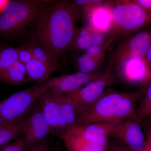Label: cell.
<instances>
[{"instance_id": "1", "label": "cell", "mask_w": 151, "mask_h": 151, "mask_svg": "<svg viewBox=\"0 0 151 151\" xmlns=\"http://www.w3.org/2000/svg\"><path fill=\"white\" fill-rule=\"evenodd\" d=\"M79 13L78 6L69 1L44 6L35 21V41L59 58L72 43Z\"/></svg>"}, {"instance_id": "2", "label": "cell", "mask_w": 151, "mask_h": 151, "mask_svg": "<svg viewBox=\"0 0 151 151\" xmlns=\"http://www.w3.org/2000/svg\"><path fill=\"white\" fill-rule=\"evenodd\" d=\"M142 92L105 91L93 105L78 117L76 125L118 123L137 119V104Z\"/></svg>"}, {"instance_id": "3", "label": "cell", "mask_w": 151, "mask_h": 151, "mask_svg": "<svg viewBox=\"0 0 151 151\" xmlns=\"http://www.w3.org/2000/svg\"><path fill=\"white\" fill-rule=\"evenodd\" d=\"M118 123L75 125L60 139L67 151H107L108 137Z\"/></svg>"}, {"instance_id": "4", "label": "cell", "mask_w": 151, "mask_h": 151, "mask_svg": "<svg viewBox=\"0 0 151 151\" xmlns=\"http://www.w3.org/2000/svg\"><path fill=\"white\" fill-rule=\"evenodd\" d=\"M38 1H8L0 12V35L12 37L35 22L44 6Z\"/></svg>"}, {"instance_id": "5", "label": "cell", "mask_w": 151, "mask_h": 151, "mask_svg": "<svg viewBox=\"0 0 151 151\" xmlns=\"http://www.w3.org/2000/svg\"><path fill=\"white\" fill-rule=\"evenodd\" d=\"M113 26L110 36L129 35L151 24V14L133 1H122L112 6Z\"/></svg>"}, {"instance_id": "6", "label": "cell", "mask_w": 151, "mask_h": 151, "mask_svg": "<svg viewBox=\"0 0 151 151\" xmlns=\"http://www.w3.org/2000/svg\"><path fill=\"white\" fill-rule=\"evenodd\" d=\"M48 89L45 83L34 85L0 101V126L25 118L34 103Z\"/></svg>"}, {"instance_id": "7", "label": "cell", "mask_w": 151, "mask_h": 151, "mask_svg": "<svg viewBox=\"0 0 151 151\" xmlns=\"http://www.w3.org/2000/svg\"><path fill=\"white\" fill-rule=\"evenodd\" d=\"M112 68L113 60L111 58L106 70L99 77L74 92L65 94L79 116L101 97L107 87L116 83V76L112 72Z\"/></svg>"}, {"instance_id": "8", "label": "cell", "mask_w": 151, "mask_h": 151, "mask_svg": "<svg viewBox=\"0 0 151 151\" xmlns=\"http://www.w3.org/2000/svg\"><path fill=\"white\" fill-rule=\"evenodd\" d=\"M151 44V29H144L136 33L120 44L111 58L113 66L124 60L134 59L144 60Z\"/></svg>"}, {"instance_id": "9", "label": "cell", "mask_w": 151, "mask_h": 151, "mask_svg": "<svg viewBox=\"0 0 151 151\" xmlns=\"http://www.w3.org/2000/svg\"><path fill=\"white\" fill-rule=\"evenodd\" d=\"M141 122L137 119H128L117 123L110 136L116 138L122 145L132 151H145L147 139Z\"/></svg>"}, {"instance_id": "10", "label": "cell", "mask_w": 151, "mask_h": 151, "mask_svg": "<svg viewBox=\"0 0 151 151\" xmlns=\"http://www.w3.org/2000/svg\"><path fill=\"white\" fill-rule=\"evenodd\" d=\"M102 73L78 72L49 79L45 82L48 89L61 95L70 94L99 77Z\"/></svg>"}, {"instance_id": "11", "label": "cell", "mask_w": 151, "mask_h": 151, "mask_svg": "<svg viewBox=\"0 0 151 151\" xmlns=\"http://www.w3.org/2000/svg\"><path fill=\"white\" fill-rule=\"evenodd\" d=\"M51 133L50 127L40 108L25 118L22 134L26 145L38 142Z\"/></svg>"}, {"instance_id": "12", "label": "cell", "mask_w": 151, "mask_h": 151, "mask_svg": "<svg viewBox=\"0 0 151 151\" xmlns=\"http://www.w3.org/2000/svg\"><path fill=\"white\" fill-rule=\"evenodd\" d=\"M119 77L130 83H139L142 88H147L149 83L148 73L144 60H124L115 66Z\"/></svg>"}, {"instance_id": "13", "label": "cell", "mask_w": 151, "mask_h": 151, "mask_svg": "<svg viewBox=\"0 0 151 151\" xmlns=\"http://www.w3.org/2000/svg\"><path fill=\"white\" fill-rule=\"evenodd\" d=\"M62 95L48 89L42 94L37 101L51 129V133L57 136L61 109Z\"/></svg>"}, {"instance_id": "14", "label": "cell", "mask_w": 151, "mask_h": 151, "mask_svg": "<svg viewBox=\"0 0 151 151\" xmlns=\"http://www.w3.org/2000/svg\"><path fill=\"white\" fill-rule=\"evenodd\" d=\"M103 3L84 9L86 12L88 27L93 31L108 35L111 34L113 26L112 6L104 4Z\"/></svg>"}, {"instance_id": "15", "label": "cell", "mask_w": 151, "mask_h": 151, "mask_svg": "<svg viewBox=\"0 0 151 151\" xmlns=\"http://www.w3.org/2000/svg\"><path fill=\"white\" fill-rule=\"evenodd\" d=\"M28 82L37 81L45 83L56 70L37 60L33 59L25 65Z\"/></svg>"}, {"instance_id": "16", "label": "cell", "mask_w": 151, "mask_h": 151, "mask_svg": "<svg viewBox=\"0 0 151 151\" xmlns=\"http://www.w3.org/2000/svg\"><path fill=\"white\" fill-rule=\"evenodd\" d=\"M0 81L12 85L28 83L25 65L19 61L16 63L0 76Z\"/></svg>"}, {"instance_id": "17", "label": "cell", "mask_w": 151, "mask_h": 151, "mask_svg": "<svg viewBox=\"0 0 151 151\" xmlns=\"http://www.w3.org/2000/svg\"><path fill=\"white\" fill-rule=\"evenodd\" d=\"M25 118L0 126V149L22 134Z\"/></svg>"}, {"instance_id": "18", "label": "cell", "mask_w": 151, "mask_h": 151, "mask_svg": "<svg viewBox=\"0 0 151 151\" xmlns=\"http://www.w3.org/2000/svg\"><path fill=\"white\" fill-rule=\"evenodd\" d=\"M29 44L31 49L34 59L37 60L49 66L57 69L59 64V58L52 54L49 50L35 41Z\"/></svg>"}, {"instance_id": "19", "label": "cell", "mask_w": 151, "mask_h": 151, "mask_svg": "<svg viewBox=\"0 0 151 151\" xmlns=\"http://www.w3.org/2000/svg\"><path fill=\"white\" fill-rule=\"evenodd\" d=\"M18 61L17 48L6 46L0 47V76Z\"/></svg>"}, {"instance_id": "20", "label": "cell", "mask_w": 151, "mask_h": 151, "mask_svg": "<svg viewBox=\"0 0 151 151\" xmlns=\"http://www.w3.org/2000/svg\"><path fill=\"white\" fill-rule=\"evenodd\" d=\"M105 56V52L95 56H90L86 54L79 57L77 59L78 72L83 73H93L101 63Z\"/></svg>"}, {"instance_id": "21", "label": "cell", "mask_w": 151, "mask_h": 151, "mask_svg": "<svg viewBox=\"0 0 151 151\" xmlns=\"http://www.w3.org/2000/svg\"><path fill=\"white\" fill-rule=\"evenodd\" d=\"M92 32L93 31L88 26L77 29L70 45L71 49L86 50L92 45L91 35Z\"/></svg>"}, {"instance_id": "22", "label": "cell", "mask_w": 151, "mask_h": 151, "mask_svg": "<svg viewBox=\"0 0 151 151\" xmlns=\"http://www.w3.org/2000/svg\"><path fill=\"white\" fill-rule=\"evenodd\" d=\"M151 115V81L146 89L145 94L137 109V119L140 122Z\"/></svg>"}, {"instance_id": "23", "label": "cell", "mask_w": 151, "mask_h": 151, "mask_svg": "<svg viewBox=\"0 0 151 151\" xmlns=\"http://www.w3.org/2000/svg\"><path fill=\"white\" fill-rule=\"evenodd\" d=\"M19 60L26 65L33 59L32 52L29 44L23 45L17 48Z\"/></svg>"}, {"instance_id": "24", "label": "cell", "mask_w": 151, "mask_h": 151, "mask_svg": "<svg viewBox=\"0 0 151 151\" xmlns=\"http://www.w3.org/2000/svg\"><path fill=\"white\" fill-rule=\"evenodd\" d=\"M114 39L111 37L103 44L99 45H91L87 49L85 54L90 56H95L101 53L105 52V50L108 48Z\"/></svg>"}, {"instance_id": "25", "label": "cell", "mask_w": 151, "mask_h": 151, "mask_svg": "<svg viewBox=\"0 0 151 151\" xmlns=\"http://www.w3.org/2000/svg\"><path fill=\"white\" fill-rule=\"evenodd\" d=\"M26 145L24 138L18 137L12 142L0 149V151H23Z\"/></svg>"}, {"instance_id": "26", "label": "cell", "mask_w": 151, "mask_h": 151, "mask_svg": "<svg viewBox=\"0 0 151 151\" xmlns=\"http://www.w3.org/2000/svg\"><path fill=\"white\" fill-rule=\"evenodd\" d=\"M107 35L103 33L93 31L91 35L92 45H99L103 44L111 37L105 40V37Z\"/></svg>"}, {"instance_id": "27", "label": "cell", "mask_w": 151, "mask_h": 151, "mask_svg": "<svg viewBox=\"0 0 151 151\" xmlns=\"http://www.w3.org/2000/svg\"><path fill=\"white\" fill-rule=\"evenodd\" d=\"M73 2L78 6H81L84 8H86L102 4L104 2V1L101 0H76L73 1Z\"/></svg>"}, {"instance_id": "28", "label": "cell", "mask_w": 151, "mask_h": 151, "mask_svg": "<svg viewBox=\"0 0 151 151\" xmlns=\"http://www.w3.org/2000/svg\"><path fill=\"white\" fill-rule=\"evenodd\" d=\"M144 61L145 63L148 73L149 81L150 83L151 81V44L144 58Z\"/></svg>"}, {"instance_id": "29", "label": "cell", "mask_w": 151, "mask_h": 151, "mask_svg": "<svg viewBox=\"0 0 151 151\" xmlns=\"http://www.w3.org/2000/svg\"><path fill=\"white\" fill-rule=\"evenodd\" d=\"M133 1L151 14V0H133Z\"/></svg>"}, {"instance_id": "30", "label": "cell", "mask_w": 151, "mask_h": 151, "mask_svg": "<svg viewBox=\"0 0 151 151\" xmlns=\"http://www.w3.org/2000/svg\"><path fill=\"white\" fill-rule=\"evenodd\" d=\"M47 147L45 144H40L38 145L28 151H47Z\"/></svg>"}, {"instance_id": "31", "label": "cell", "mask_w": 151, "mask_h": 151, "mask_svg": "<svg viewBox=\"0 0 151 151\" xmlns=\"http://www.w3.org/2000/svg\"><path fill=\"white\" fill-rule=\"evenodd\" d=\"M112 151H132L122 145H115L113 146Z\"/></svg>"}, {"instance_id": "32", "label": "cell", "mask_w": 151, "mask_h": 151, "mask_svg": "<svg viewBox=\"0 0 151 151\" xmlns=\"http://www.w3.org/2000/svg\"><path fill=\"white\" fill-rule=\"evenodd\" d=\"M151 147V132L148 133L147 138V148ZM147 149V148H146Z\"/></svg>"}, {"instance_id": "33", "label": "cell", "mask_w": 151, "mask_h": 151, "mask_svg": "<svg viewBox=\"0 0 151 151\" xmlns=\"http://www.w3.org/2000/svg\"><path fill=\"white\" fill-rule=\"evenodd\" d=\"M8 1H0V12L3 10Z\"/></svg>"}, {"instance_id": "34", "label": "cell", "mask_w": 151, "mask_h": 151, "mask_svg": "<svg viewBox=\"0 0 151 151\" xmlns=\"http://www.w3.org/2000/svg\"><path fill=\"white\" fill-rule=\"evenodd\" d=\"M147 119V124L148 125L150 128L151 129V115L149 116Z\"/></svg>"}, {"instance_id": "35", "label": "cell", "mask_w": 151, "mask_h": 151, "mask_svg": "<svg viewBox=\"0 0 151 151\" xmlns=\"http://www.w3.org/2000/svg\"><path fill=\"white\" fill-rule=\"evenodd\" d=\"M145 151H151V147H147Z\"/></svg>"}, {"instance_id": "36", "label": "cell", "mask_w": 151, "mask_h": 151, "mask_svg": "<svg viewBox=\"0 0 151 151\" xmlns=\"http://www.w3.org/2000/svg\"></svg>"}]
</instances>
